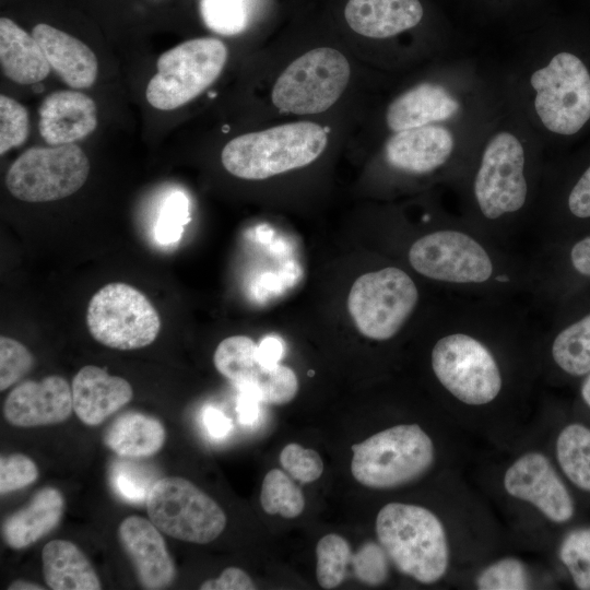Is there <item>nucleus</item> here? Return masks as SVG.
Listing matches in <instances>:
<instances>
[{"label": "nucleus", "mask_w": 590, "mask_h": 590, "mask_svg": "<svg viewBox=\"0 0 590 590\" xmlns=\"http://www.w3.org/2000/svg\"><path fill=\"white\" fill-rule=\"evenodd\" d=\"M88 173V158L76 144L31 148L12 163L5 185L19 200L48 202L76 192Z\"/></svg>", "instance_id": "nucleus-11"}, {"label": "nucleus", "mask_w": 590, "mask_h": 590, "mask_svg": "<svg viewBox=\"0 0 590 590\" xmlns=\"http://www.w3.org/2000/svg\"><path fill=\"white\" fill-rule=\"evenodd\" d=\"M38 129L46 143L57 146L74 143L92 133L97 126L94 101L76 91L49 94L39 109Z\"/></svg>", "instance_id": "nucleus-21"}, {"label": "nucleus", "mask_w": 590, "mask_h": 590, "mask_svg": "<svg viewBox=\"0 0 590 590\" xmlns=\"http://www.w3.org/2000/svg\"><path fill=\"white\" fill-rule=\"evenodd\" d=\"M579 399L590 410V370L580 379Z\"/></svg>", "instance_id": "nucleus-47"}, {"label": "nucleus", "mask_w": 590, "mask_h": 590, "mask_svg": "<svg viewBox=\"0 0 590 590\" xmlns=\"http://www.w3.org/2000/svg\"><path fill=\"white\" fill-rule=\"evenodd\" d=\"M317 580L323 589H334L346 576V567L352 558L347 541L338 534L322 536L316 547Z\"/></svg>", "instance_id": "nucleus-32"}, {"label": "nucleus", "mask_w": 590, "mask_h": 590, "mask_svg": "<svg viewBox=\"0 0 590 590\" xmlns=\"http://www.w3.org/2000/svg\"><path fill=\"white\" fill-rule=\"evenodd\" d=\"M201 590H250L256 586L249 575L238 567H227L216 579L201 583Z\"/></svg>", "instance_id": "nucleus-43"}, {"label": "nucleus", "mask_w": 590, "mask_h": 590, "mask_svg": "<svg viewBox=\"0 0 590 590\" xmlns=\"http://www.w3.org/2000/svg\"><path fill=\"white\" fill-rule=\"evenodd\" d=\"M63 511L61 492L55 487H43L26 506L5 518L1 527L2 538L11 548H25L52 531Z\"/></svg>", "instance_id": "nucleus-26"}, {"label": "nucleus", "mask_w": 590, "mask_h": 590, "mask_svg": "<svg viewBox=\"0 0 590 590\" xmlns=\"http://www.w3.org/2000/svg\"><path fill=\"white\" fill-rule=\"evenodd\" d=\"M239 396L236 405L238 421L244 425L253 424L259 417L261 402L256 388L249 385L237 386Z\"/></svg>", "instance_id": "nucleus-44"}, {"label": "nucleus", "mask_w": 590, "mask_h": 590, "mask_svg": "<svg viewBox=\"0 0 590 590\" xmlns=\"http://www.w3.org/2000/svg\"><path fill=\"white\" fill-rule=\"evenodd\" d=\"M418 0H349L344 15L359 35L387 38L416 26L423 17Z\"/></svg>", "instance_id": "nucleus-25"}, {"label": "nucleus", "mask_w": 590, "mask_h": 590, "mask_svg": "<svg viewBox=\"0 0 590 590\" xmlns=\"http://www.w3.org/2000/svg\"><path fill=\"white\" fill-rule=\"evenodd\" d=\"M9 590H43L45 589L40 585L25 581V580H15L9 587Z\"/></svg>", "instance_id": "nucleus-48"}, {"label": "nucleus", "mask_w": 590, "mask_h": 590, "mask_svg": "<svg viewBox=\"0 0 590 590\" xmlns=\"http://www.w3.org/2000/svg\"><path fill=\"white\" fill-rule=\"evenodd\" d=\"M282 468L295 480L311 483L323 472L320 455L314 449H307L298 444L286 445L279 457Z\"/></svg>", "instance_id": "nucleus-40"}, {"label": "nucleus", "mask_w": 590, "mask_h": 590, "mask_svg": "<svg viewBox=\"0 0 590 590\" xmlns=\"http://www.w3.org/2000/svg\"><path fill=\"white\" fill-rule=\"evenodd\" d=\"M226 59L224 43L211 37L190 39L165 51L146 86L148 102L162 110L185 105L217 79Z\"/></svg>", "instance_id": "nucleus-7"}, {"label": "nucleus", "mask_w": 590, "mask_h": 590, "mask_svg": "<svg viewBox=\"0 0 590 590\" xmlns=\"http://www.w3.org/2000/svg\"><path fill=\"white\" fill-rule=\"evenodd\" d=\"M260 503L269 515L284 518L299 516L305 507V499L299 487L292 479L279 469L270 470L261 485Z\"/></svg>", "instance_id": "nucleus-31"}, {"label": "nucleus", "mask_w": 590, "mask_h": 590, "mask_svg": "<svg viewBox=\"0 0 590 590\" xmlns=\"http://www.w3.org/2000/svg\"><path fill=\"white\" fill-rule=\"evenodd\" d=\"M558 465L579 489L590 493V427L570 423L558 433L555 442Z\"/></svg>", "instance_id": "nucleus-30"}, {"label": "nucleus", "mask_w": 590, "mask_h": 590, "mask_svg": "<svg viewBox=\"0 0 590 590\" xmlns=\"http://www.w3.org/2000/svg\"><path fill=\"white\" fill-rule=\"evenodd\" d=\"M480 590H524L531 588L524 564L515 557L498 559L485 567L476 577Z\"/></svg>", "instance_id": "nucleus-35"}, {"label": "nucleus", "mask_w": 590, "mask_h": 590, "mask_svg": "<svg viewBox=\"0 0 590 590\" xmlns=\"http://www.w3.org/2000/svg\"><path fill=\"white\" fill-rule=\"evenodd\" d=\"M166 433L155 417L129 412L118 416L106 429L105 445L123 458H145L163 447Z\"/></svg>", "instance_id": "nucleus-29"}, {"label": "nucleus", "mask_w": 590, "mask_h": 590, "mask_svg": "<svg viewBox=\"0 0 590 590\" xmlns=\"http://www.w3.org/2000/svg\"><path fill=\"white\" fill-rule=\"evenodd\" d=\"M144 467L119 461L110 469V483L116 493L127 502L143 503L155 481Z\"/></svg>", "instance_id": "nucleus-37"}, {"label": "nucleus", "mask_w": 590, "mask_h": 590, "mask_svg": "<svg viewBox=\"0 0 590 590\" xmlns=\"http://www.w3.org/2000/svg\"><path fill=\"white\" fill-rule=\"evenodd\" d=\"M86 323L99 343L117 350H135L151 344L161 329L160 316L139 290L110 283L91 298Z\"/></svg>", "instance_id": "nucleus-12"}, {"label": "nucleus", "mask_w": 590, "mask_h": 590, "mask_svg": "<svg viewBox=\"0 0 590 590\" xmlns=\"http://www.w3.org/2000/svg\"><path fill=\"white\" fill-rule=\"evenodd\" d=\"M421 299V288L406 270L386 266L355 280L347 309L362 335L385 342L394 339L410 323Z\"/></svg>", "instance_id": "nucleus-5"}, {"label": "nucleus", "mask_w": 590, "mask_h": 590, "mask_svg": "<svg viewBox=\"0 0 590 590\" xmlns=\"http://www.w3.org/2000/svg\"><path fill=\"white\" fill-rule=\"evenodd\" d=\"M558 556L575 587L590 590V526L570 530L559 544Z\"/></svg>", "instance_id": "nucleus-33"}, {"label": "nucleus", "mask_w": 590, "mask_h": 590, "mask_svg": "<svg viewBox=\"0 0 590 590\" xmlns=\"http://www.w3.org/2000/svg\"><path fill=\"white\" fill-rule=\"evenodd\" d=\"M465 170L461 216L495 241L521 250L519 243L531 236L536 213L535 167L522 142L499 131Z\"/></svg>", "instance_id": "nucleus-2"}, {"label": "nucleus", "mask_w": 590, "mask_h": 590, "mask_svg": "<svg viewBox=\"0 0 590 590\" xmlns=\"http://www.w3.org/2000/svg\"><path fill=\"white\" fill-rule=\"evenodd\" d=\"M460 108L459 99L445 86L422 83L402 93L389 105L386 121L391 131L400 132L448 120Z\"/></svg>", "instance_id": "nucleus-24"}, {"label": "nucleus", "mask_w": 590, "mask_h": 590, "mask_svg": "<svg viewBox=\"0 0 590 590\" xmlns=\"http://www.w3.org/2000/svg\"><path fill=\"white\" fill-rule=\"evenodd\" d=\"M34 357L28 349L19 341L0 338V390L3 391L17 382L33 367Z\"/></svg>", "instance_id": "nucleus-39"}, {"label": "nucleus", "mask_w": 590, "mask_h": 590, "mask_svg": "<svg viewBox=\"0 0 590 590\" xmlns=\"http://www.w3.org/2000/svg\"><path fill=\"white\" fill-rule=\"evenodd\" d=\"M543 335L546 363L557 376L581 379L590 370V285L554 307Z\"/></svg>", "instance_id": "nucleus-14"}, {"label": "nucleus", "mask_w": 590, "mask_h": 590, "mask_svg": "<svg viewBox=\"0 0 590 590\" xmlns=\"http://www.w3.org/2000/svg\"><path fill=\"white\" fill-rule=\"evenodd\" d=\"M43 574L52 590H99L101 581L85 554L71 541L52 540L42 551Z\"/></svg>", "instance_id": "nucleus-28"}, {"label": "nucleus", "mask_w": 590, "mask_h": 590, "mask_svg": "<svg viewBox=\"0 0 590 590\" xmlns=\"http://www.w3.org/2000/svg\"><path fill=\"white\" fill-rule=\"evenodd\" d=\"M30 120L26 108L17 101L0 95V154L20 146L28 137Z\"/></svg>", "instance_id": "nucleus-38"}, {"label": "nucleus", "mask_w": 590, "mask_h": 590, "mask_svg": "<svg viewBox=\"0 0 590 590\" xmlns=\"http://www.w3.org/2000/svg\"><path fill=\"white\" fill-rule=\"evenodd\" d=\"M190 221L189 200L181 191L170 193L163 202L154 227L155 239L162 245L180 240Z\"/></svg>", "instance_id": "nucleus-36"}, {"label": "nucleus", "mask_w": 590, "mask_h": 590, "mask_svg": "<svg viewBox=\"0 0 590 590\" xmlns=\"http://www.w3.org/2000/svg\"><path fill=\"white\" fill-rule=\"evenodd\" d=\"M542 125L560 135L577 133L590 118V73L574 54H556L530 78Z\"/></svg>", "instance_id": "nucleus-9"}, {"label": "nucleus", "mask_w": 590, "mask_h": 590, "mask_svg": "<svg viewBox=\"0 0 590 590\" xmlns=\"http://www.w3.org/2000/svg\"><path fill=\"white\" fill-rule=\"evenodd\" d=\"M433 316L429 367L438 386L468 406H485L508 387L510 354L533 341L520 300L445 294Z\"/></svg>", "instance_id": "nucleus-1"}, {"label": "nucleus", "mask_w": 590, "mask_h": 590, "mask_svg": "<svg viewBox=\"0 0 590 590\" xmlns=\"http://www.w3.org/2000/svg\"><path fill=\"white\" fill-rule=\"evenodd\" d=\"M327 142L321 126L291 122L234 138L224 146L221 158L225 169L236 177L266 179L310 164Z\"/></svg>", "instance_id": "nucleus-4"}, {"label": "nucleus", "mask_w": 590, "mask_h": 590, "mask_svg": "<svg viewBox=\"0 0 590 590\" xmlns=\"http://www.w3.org/2000/svg\"><path fill=\"white\" fill-rule=\"evenodd\" d=\"M511 497L527 502L554 523L569 522L575 516V502L550 459L530 451L516 459L503 477Z\"/></svg>", "instance_id": "nucleus-16"}, {"label": "nucleus", "mask_w": 590, "mask_h": 590, "mask_svg": "<svg viewBox=\"0 0 590 590\" xmlns=\"http://www.w3.org/2000/svg\"><path fill=\"white\" fill-rule=\"evenodd\" d=\"M529 256V298L546 310L590 285V232L534 246Z\"/></svg>", "instance_id": "nucleus-13"}, {"label": "nucleus", "mask_w": 590, "mask_h": 590, "mask_svg": "<svg viewBox=\"0 0 590 590\" xmlns=\"http://www.w3.org/2000/svg\"><path fill=\"white\" fill-rule=\"evenodd\" d=\"M200 11L205 25L222 35H235L248 23L247 0H201Z\"/></svg>", "instance_id": "nucleus-34"}, {"label": "nucleus", "mask_w": 590, "mask_h": 590, "mask_svg": "<svg viewBox=\"0 0 590 590\" xmlns=\"http://www.w3.org/2000/svg\"><path fill=\"white\" fill-rule=\"evenodd\" d=\"M388 558L380 543L365 544L357 555L353 556L357 577L368 585L382 583L388 576Z\"/></svg>", "instance_id": "nucleus-42"}, {"label": "nucleus", "mask_w": 590, "mask_h": 590, "mask_svg": "<svg viewBox=\"0 0 590 590\" xmlns=\"http://www.w3.org/2000/svg\"><path fill=\"white\" fill-rule=\"evenodd\" d=\"M349 79L350 64L344 55L334 48H316L283 71L273 86L272 102L283 113H322L339 99Z\"/></svg>", "instance_id": "nucleus-10"}, {"label": "nucleus", "mask_w": 590, "mask_h": 590, "mask_svg": "<svg viewBox=\"0 0 590 590\" xmlns=\"http://www.w3.org/2000/svg\"><path fill=\"white\" fill-rule=\"evenodd\" d=\"M118 538L144 589H164L173 583L176 576L174 562L161 531L151 520L127 517L119 524Z\"/></svg>", "instance_id": "nucleus-20"}, {"label": "nucleus", "mask_w": 590, "mask_h": 590, "mask_svg": "<svg viewBox=\"0 0 590 590\" xmlns=\"http://www.w3.org/2000/svg\"><path fill=\"white\" fill-rule=\"evenodd\" d=\"M456 140L452 132L441 126L428 125L396 132L385 145V160L394 170L426 176L448 165L456 168Z\"/></svg>", "instance_id": "nucleus-18"}, {"label": "nucleus", "mask_w": 590, "mask_h": 590, "mask_svg": "<svg viewBox=\"0 0 590 590\" xmlns=\"http://www.w3.org/2000/svg\"><path fill=\"white\" fill-rule=\"evenodd\" d=\"M376 533L399 571L430 585L439 581L449 566L445 527L429 509L412 504L390 503L376 518Z\"/></svg>", "instance_id": "nucleus-3"}, {"label": "nucleus", "mask_w": 590, "mask_h": 590, "mask_svg": "<svg viewBox=\"0 0 590 590\" xmlns=\"http://www.w3.org/2000/svg\"><path fill=\"white\" fill-rule=\"evenodd\" d=\"M590 232V163L538 205L531 237L535 245Z\"/></svg>", "instance_id": "nucleus-17"}, {"label": "nucleus", "mask_w": 590, "mask_h": 590, "mask_svg": "<svg viewBox=\"0 0 590 590\" xmlns=\"http://www.w3.org/2000/svg\"><path fill=\"white\" fill-rule=\"evenodd\" d=\"M73 411L82 423L96 426L130 402L131 385L105 369L86 365L72 380Z\"/></svg>", "instance_id": "nucleus-22"}, {"label": "nucleus", "mask_w": 590, "mask_h": 590, "mask_svg": "<svg viewBox=\"0 0 590 590\" xmlns=\"http://www.w3.org/2000/svg\"><path fill=\"white\" fill-rule=\"evenodd\" d=\"M38 477L35 462L21 453L1 456L0 458V493L1 495L21 489Z\"/></svg>", "instance_id": "nucleus-41"}, {"label": "nucleus", "mask_w": 590, "mask_h": 590, "mask_svg": "<svg viewBox=\"0 0 590 590\" xmlns=\"http://www.w3.org/2000/svg\"><path fill=\"white\" fill-rule=\"evenodd\" d=\"M284 353L282 341L276 337H266L257 347L259 361L267 366L279 364Z\"/></svg>", "instance_id": "nucleus-46"}, {"label": "nucleus", "mask_w": 590, "mask_h": 590, "mask_svg": "<svg viewBox=\"0 0 590 590\" xmlns=\"http://www.w3.org/2000/svg\"><path fill=\"white\" fill-rule=\"evenodd\" d=\"M0 63L19 84H38L51 68L36 39L8 17L0 19Z\"/></svg>", "instance_id": "nucleus-27"}, {"label": "nucleus", "mask_w": 590, "mask_h": 590, "mask_svg": "<svg viewBox=\"0 0 590 590\" xmlns=\"http://www.w3.org/2000/svg\"><path fill=\"white\" fill-rule=\"evenodd\" d=\"M145 504L156 528L180 541L206 544L226 526L220 505L184 477L166 476L155 481Z\"/></svg>", "instance_id": "nucleus-8"}, {"label": "nucleus", "mask_w": 590, "mask_h": 590, "mask_svg": "<svg viewBox=\"0 0 590 590\" xmlns=\"http://www.w3.org/2000/svg\"><path fill=\"white\" fill-rule=\"evenodd\" d=\"M257 347L249 337H228L220 342L214 352V366L236 386L256 388L261 402L274 405L288 403L298 391L296 374L281 364L263 365L258 358Z\"/></svg>", "instance_id": "nucleus-15"}, {"label": "nucleus", "mask_w": 590, "mask_h": 590, "mask_svg": "<svg viewBox=\"0 0 590 590\" xmlns=\"http://www.w3.org/2000/svg\"><path fill=\"white\" fill-rule=\"evenodd\" d=\"M203 424L208 434L215 439L226 437L233 428L231 418L221 410L213 406H208L204 409Z\"/></svg>", "instance_id": "nucleus-45"}, {"label": "nucleus", "mask_w": 590, "mask_h": 590, "mask_svg": "<svg viewBox=\"0 0 590 590\" xmlns=\"http://www.w3.org/2000/svg\"><path fill=\"white\" fill-rule=\"evenodd\" d=\"M73 411L72 389L60 376L24 381L8 394L3 414L17 427H36L64 422Z\"/></svg>", "instance_id": "nucleus-19"}, {"label": "nucleus", "mask_w": 590, "mask_h": 590, "mask_svg": "<svg viewBox=\"0 0 590 590\" xmlns=\"http://www.w3.org/2000/svg\"><path fill=\"white\" fill-rule=\"evenodd\" d=\"M354 479L370 488L387 489L405 485L424 475L435 460V447L417 424L384 429L352 446Z\"/></svg>", "instance_id": "nucleus-6"}, {"label": "nucleus", "mask_w": 590, "mask_h": 590, "mask_svg": "<svg viewBox=\"0 0 590 590\" xmlns=\"http://www.w3.org/2000/svg\"><path fill=\"white\" fill-rule=\"evenodd\" d=\"M32 36L67 85L87 88L94 84L98 72L97 58L83 42L45 23L35 25Z\"/></svg>", "instance_id": "nucleus-23"}]
</instances>
